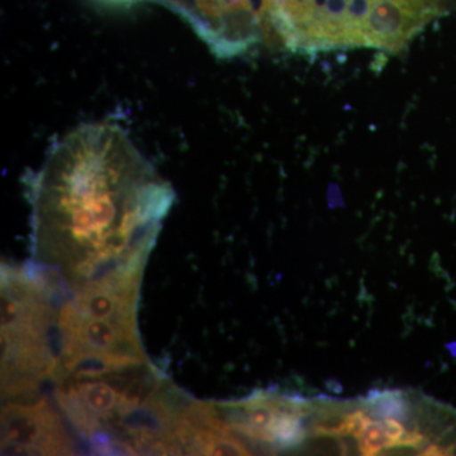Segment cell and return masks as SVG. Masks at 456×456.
I'll list each match as a JSON object with an SVG mask.
<instances>
[{
    "instance_id": "8992f818",
    "label": "cell",
    "mask_w": 456,
    "mask_h": 456,
    "mask_svg": "<svg viewBox=\"0 0 456 456\" xmlns=\"http://www.w3.org/2000/svg\"><path fill=\"white\" fill-rule=\"evenodd\" d=\"M456 9V0H377L365 23L364 47L399 53L426 27Z\"/></svg>"
},
{
    "instance_id": "6da1fadb",
    "label": "cell",
    "mask_w": 456,
    "mask_h": 456,
    "mask_svg": "<svg viewBox=\"0 0 456 456\" xmlns=\"http://www.w3.org/2000/svg\"><path fill=\"white\" fill-rule=\"evenodd\" d=\"M32 263L66 297L142 281L175 193L114 123H88L51 147L28 183Z\"/></svg>"
},
{
    "instance_id": "3957f363",
    "label": "cell",
    "mask_w": 456,
    "mask_h": 456,
    "mask_svg": "<svg viewBox=\"0 0 456 456\" xmlns=\"http://www.w3.org/2000/svg\"><path fill=\"white\" fill-rule=\"evenodd\" d=\"M207 408L213 425L236 436L251 454L302 452L311 435L314 399L257 391L240 401L207 402Z\"/></svg>"
},
{
    "instance_id": "277c9868",
    "label": "cell",
    "mask_w": 456,
    "mask_h": 456,
    "mask_svg": "<svg viewBox=\"0 0 456 456\" xmlns=\"http://www.w3.org/2000/svg\"><path fill=\"white\" fill-rule=\"evenodd\" d=\"M212 53L231 59L260 44L261 0H167Z\"/></svg>"
},
{
    "instance_id": "7a4b0ae2",
    "label": "cell",
    "mask_w": 456,
    "mask_h": 456,
    "mask_svg": "<svg viewBox=\"0 0 456 456\" xmlns=\"http://www.w3.org/2000/svg\"><path fill=\"white\" fill-rule=\"evenodd\" d=\"M59 305L29 266L2 269L3 398H32L60 379Z\"/></svg>"
},
{
    "instance_id": "5b68a950",
    "label": "cell",
    "mask_w": 456,
    "mask_h": 456,
    "mask_svg": "<svg viewBox=\"0 0 456 456\" xmlns=\"http://www.w3.org/2000/svg\"><path fill=\"white\" fill-rule=\"evenodd\" d=\"M74 450L65 422L47 399H9L3 407V455H70Z\"/></svg>"
}]
</instances>
